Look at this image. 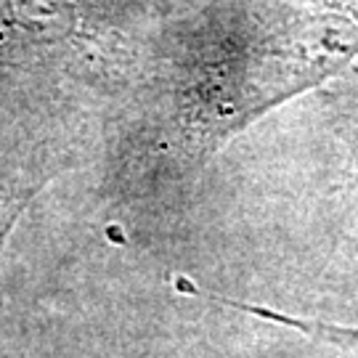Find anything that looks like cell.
Listing matches in <instances>:
<instances>
[{"instance_id":"3957f363","label":"cell","mask_w":358,"mask_h":358,"mask_svg":"<svg viewBox=\"0 0 358 358\" xmlns=\"http://www.w3.org/2000/svg\"><path fill=\"white\" fill-rule=\"evenodd\" d=\"M27 196L19 192H11V189H0V250H3V244H6V236H8V231L11 226L16 223V217L22 213V207H24Z\"/></svg>"},{"instance_id":"6da1fadb","label":"cell","mask_w":358,"mask_h":358,"mask_svg":"<svg viewBox=\"0 0 358 358\" xmlns=\"http://www.w3.org/2000/svg\"><path fill=\"white\" fill-rule=\"evenodd\" d=\"M207 300L220 303V306L236 308V310H244V313L257 316V319L276 321V324L289 327V329H297V332L308 334V337H313V340H319V343H329V345H334V343H350V345L358 348V327H340V324L303 319V316H287L282 310H271V308L242 303V300H231V297H223V294H215V292H207Z\"/></svg>"},{"instance_id":"7a4b0ae2","label":"cell","mask_w":358,"mask_h":358,"mask_svg":"<svg viewBox=\"0 0 358 358\" xmlns=\"http://www.w3.org/2000/svg\"><path fill=\"white\" fill-rule=\"evenodd\" d=\"M345 85L340 96V112H345V138L350 146V157L358 170V62L345 72Z\"/></svg>"}]
</instances>
